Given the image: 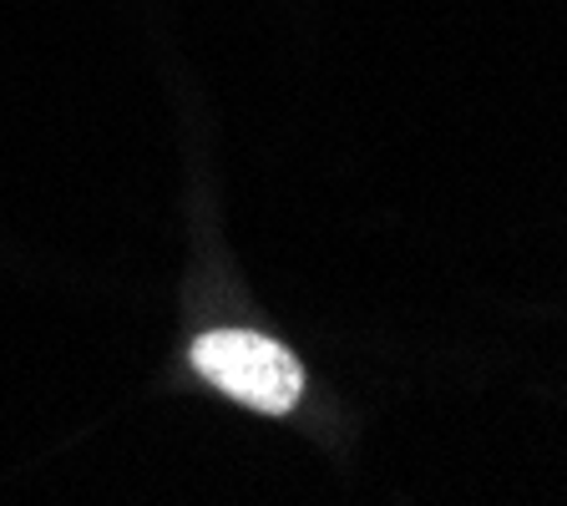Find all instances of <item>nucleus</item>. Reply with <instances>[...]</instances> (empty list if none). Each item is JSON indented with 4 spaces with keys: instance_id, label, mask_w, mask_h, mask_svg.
I'll use <instances>...</instances> for the list:
<instances>
[{
    "instance_id": "f257e3e1",
    "label": "nucleus",
    "mask_w": 567,
    "mask_h": 506,
    "mask_svg": "<svg viewBox=\"0 0 567 506\" xmlns=\"http://www.w3.org/2000/svg\"><path fill=\"white\" fill-rule=\"evenodd\" d=\"M193 370L259 415H289L305 390V370L284 344L254 330H213L193 340Z\"/></svg>"
}]
</instances>
